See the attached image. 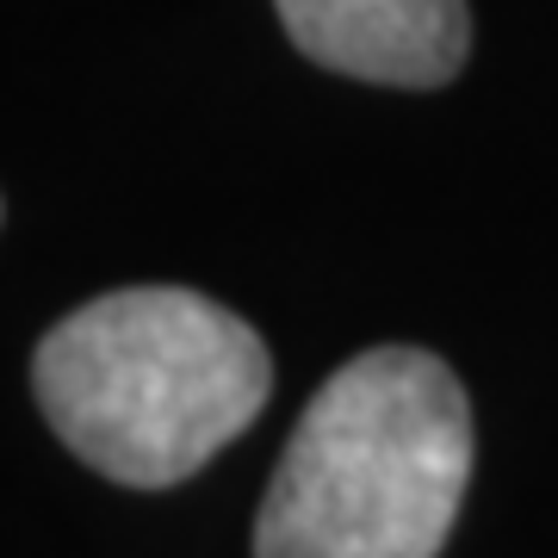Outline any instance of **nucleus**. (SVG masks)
<instances>
[{
    "label": "nucleus",
    "instance_id": "obj_1",
    "mask_svg": "<svg viewBox=\"0 0 558 558\" xmlns=\"http://www.w3.org/2000/svg\"><path fill=\"white\" fill-rule=\"evenodd\" d=\"M32 385L81 465L131 490H168L260 416L274 360L236 311L199 292L124 286L38 341Z\"/></svg>",
    "mask_w": 558,
    "mask_h": 558
},
{
    "label": "nucleus",
    "instance_id": "obj_2",
    "mask_svg": "<svg viewBox=\"0 0 558 558\" xmlns=\"http://www.w3.org/2000/svg\"><path fill=\"white\" fill-rule=\"evenodd\" d=\"M472 478V410L422 348L348 360L299 416L255 521V558H435Z\"/></svg>",
    "mask_w": 558,
    "mask_h": 558
},
{
    "label": "nucleus",
    "instance_id": "obj_3",
    "mask_svg": "<svg viewBox=\"0 0 558 558\" xmlns=\"http://www.w3.org/2000/svg\"><path fill=\"white\" fill-rule=\"evenodd\" d=\"M286 38L317 69L379 87H440L465 69V0H274Z\"/></svg>",
    "mask_w": 558,
    "mask_h": 558
}]
</instances>
